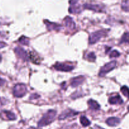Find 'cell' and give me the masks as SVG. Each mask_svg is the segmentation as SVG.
<instances>
[{
	"mask_svg": "<svg viewBox=\"0 0 129 129\" xmlns=\"http://www.w3.org/2000/svg\"><path fill=\"white\" fill-rule=\"evenodd\" d=\"M27 92V89L25 84H17L14 86L13 93V95L16 98H21L25 95Z\"/></svg>",
	"mask_w": 129,
	"mask_h": 129,
	"instance_id": "3957f363",
	"label": "cell"
},
{
	"mask_svg": "<svg viewBox=\"0 0 129 129\" xmlns=\"http://www.w3.org/2000/svg\"><path fill=\"white\" fill-rule=\"evenodd\" d=\"M84 77L83 76H77L72 79L71 81V86L73 87V88H75V87H77L79 85H80V84H81L84 82Z\"/></svg>",
	"mask_w": 129,
	"mask_h": 129,
	"instance_id": "8fae6325",
	"label": "cell"
},
{
	"mask_svg": "<svg viewBox=\"0 0 129 129\" xmlns=\"http://www.w3.org/2000/svg\"><path fill=\"white\" fill-rule=\"evenodd\" d=\"M78 112H76L74 110H72L68 109L66 110H64L61 114L60 115V116L59 117V119L62 120L66 119L67 118H69V117H74V116L77 115L78 114Z\"/></svg>",
	"mask_w": 129,
	"mask_h": 129,
	"instance_id": "ba28073f",
	"label": "cell"
},
{
	"mask_svg": "<svg viewBox=\"0 0 129 129\" xmlns=\"http://www.w3.org/2000/svg\"><path fill=\"white\" fill-rule=\"evenodd\" d=\"M80 122L83 125L84 127H88L91 124V122L85 116H81L80 118Z\"/></svg>",
	"mask_w": 129,
	"mask_h": 129,
	"instance_id": "ac0fdd59",
	"label": "cell"
},
{
	"mask_svg": "<svg viewBox=\"0 0 129 129\" xmlns=\"http://www.w3.org/2000/svg\"><path fill=\"white\" fill-rule=\"evenodd\" d=\"M79 0H69V4L71 5H76V4L78 2Z\"/></svg>",
	"mask_w": 129,
	"mask_h": 129,
	"instance_id": "484cf974",
	"label": "cell"
},
{
	"mask_svg": "<svg viewBox=\"0 0 129 129\" xmlns=\"http://www.w3.org/2000/svg\"><path fill=\"white\" fill-rule=\"evenodd\" d=\"M122 43H128L129 44V32H126L122 35L120 40V44Z\"/></svg>",
	"mask_w": 129,
	"mask_h": 129,
	"instance_id": "d6986e66",
	"label": "cell"
},
{
	"mask_svg": "<svg viewBox=\"0 0 129 129\" xmlns=\"http://www.w3.org/2000/svg\"><path fill=\"white\" fill-rule=\"evenodd\" d=\"M6 103V100L4 98H0V107L4 105Z\"/></svg>",
	"mask_w": 129,
	"mask_h": 129,
	"instance_id": "4316f807",
	"label": "cell"
},
{
	"mask_svg": "<svg viewBox=\"0 0 129 129\" xmlns=\"http://www.w3.org/2000/svg\"><path fill=\"white\" fill-rule=\"evenodd\" d=\"M31 61L33 63L36 64H39L40 62V58L39 56V55L36 54L34 52H30V55H29V57Z\"/></svg>",
	"mask_w": 129,
	"mask_h": 129,
	"instance_id": "9a60e30c",
	"label": "cell"
},
{
	"mask_svg": "<svg viewBox=\"0 0 129 129\" xmlns=\"http://www.w3.org/2000/svg\"><path fill=\"white\" fill-rule=\"evenodd\" d=\"M0 117L3 119L8 120H16V116L13 112L6 110H4L0 112Z\"/></svg>",
	"mask_w": 129,
	"mask_h": 129,
	"instance_id": "9c48e42d",
	"label": "cell"
},
{
	"mask_svg": "<svg viewBox=\"0 0 129 129\" xmlns=\"http://www.w3.org/2000/svg\"><path fill=\"white\" fill-rule=\"evenodd\" d=\"M1 59H2V57H1V54H0V62H1Z\"/></svg>",
	"mask_w": 129,
	"mask_h": 129,
	"instance_id": "1f68e13d",
	"label": "cell"
},
{
	"mask_svg": "<svg viewBox=\"0 0 129 129\" xmlns=\"http://www.w3.org/2000/svg\"><path fill=\"white\" fill-rule=\"evenodd\" d=\"M64 25L69 30H74L76 28L75 23L70 16H66L64 20Z\"/></svg>",
	"mask_w": 129,
	"mask_h": 129,
	"instance_id": "30bf717a",
	"label": "cell"
},
{
	"mask_svg": "<svg viewBox=\"0 0 129 129\" xmlns=\"http://www.w3.org/2000/svg\"><path fill=\"white\" fill-rule=\"evenodd\" d=\"M107 33H108V31L106 30H101L94 31L89 35V43L90 44H95L101 39L106 36L107 35Z\"/></svg>",
	"mask_w": 129,
	"mask_h": 129,
	"instance_id": "7a4b0ae2",
	"label": "cell"
},
{
	"mask_svg": "<svg viewBox=\"0 0 129 129\" xmlns=\"http://www.w3.org/2000/svg\"><path fill=\"white\" fill-rule=\"evenodd\" d=\"M120 55V54L119 52H118L116 50H114L111 52L110 55V58L117 57H119Z\"/></svg>",
	"mask_w": 129,
	"mask_h": 129,
	"instance_id": "cb8c5ba5",
	"label": "cell"
},
{
	"mask_svg": "<svg viewBox=\"0 0 129 129\" xmlns=\"http://www.w3.org/2000/svg\"><path fill=\"white\" fill-rule=\"evenodd\" d=\"M54 67L56 70L64 72L71 71L74 68L73 66L70 65V64H62V63H57L55 65H54Z\"/></svg>",
	"mask_w": 129,
	"mask_h": 129,
	"instance_id": "8992f818",
	"label": "cell"
},
{
	"mask_svg": "<svg viewBox=\"0 0 129 129\" xmlns=\"http://www.w3.org/2000/svg\"><path fill=\"white\" fill-rule=\"evenodd\" d=\"M122 10L125 11H129V0H123L122 3Z\"/></svg>",
	"mask_w": 129,
	"mask_h": 129,
	"instance_id": "ffe728a7",
	"label": "cell"
},
{
	"mask_svg": "<svg viewBox=\"0 0 129 129\" xmlns=\"http://www.w3.org/2000/svg\"><path fill=\"white\" fill-rule=\"evenodd\" d=\"M15 52L16 54V55L20 59H22L23 60L26 61L28 59V54L26 53V52L24 49H23L22 48L20 47H16L15 48Z\"/></svg>",
	"mask_w": 129,
	"mask_h": 129,
	"instance_id": "52a82bcc",
	"label": "cell"
},
{
	"mask_svg": "<svg viewBox=\"0 0 129 129\" xmlns=\"http://www.w3.org/2000/svg\"><path fill=\"white\" fill-rule=\"evenodd\" d=\"M109 103L112 105H121L123 103V100L117 94L115 96H112L109 98Z\"/></svg>",
	"mask_w": 129,
	"mask_h": 129,
	"instance_id": "5bb4252c",
	"label": "cell"
},
{
	"mask_svg": "<svg viewBox=\"0 0 129 129\" xmlns=\"http://www.w3.org/2000/svg\"><path fill=\"white\" fill-rule=\"evenodd\" d=\"M107 125L110 127H116L120 123V120L117 117H110L106 121Z\"/></svg>",
	"mask_w": 129,
	"mask_h": 129,
	"instance_id": "4fadbf2b",
	"label": "cell"
},
{
	"mask_svg": "<svg viewBox=\"0 0 129 129\" xmlns=\"http://www.w3.org/2000/svg\"><path fill=\"white\" fill-rule=\"evenodd\" d=\"M95 129H103V128H102L101 127H98V126H95Z\"/></svg>",
	"mask_w": 129,
	"mask_h": 129,
	"instance_id": "f546056e",
	"label": "cell"
},
{
	"mask_svg": "<svg viewBox=\"0 0 129 129\" xmlns=\"http://www.w3.org/2000/svg\"><path fill=\"white\" fill-rule=\"evenodd\" d=\"M28 129H39V128H35V127H30V128H28Z\"/></svg>",
	"mask_w": 129,
	"mask_h": 129,
	"instance_id": "4dcf8cb0",
	"label": "cell"
},
{
	"mask_svg": "<svg viewBox=\"0 0 129 129\" xmlns=\"http://www.w3.org/2000/svg\"><path fill=\"white\" fill-rule=\"evenodd\" d=\"M116 66H117V62L115 61V60L107 63L104 66L102 67V68L100 70V72L99 73V76L100 77L104 76L106 75V74H107L110 71L113 70L115 68Z\"/></svg>",
	"mask_w": 129,
	"mask_h": 129,
	"instance_id": "277c9868",
	"label": "cell"
},
{
	"mask_svg": "<svg viewBox=\"0 0 129 129\" xmlns=\"http://www.w3.org/2000/svg\"><path fill=\"white\" fill-rule=\"evenodd\" d=\"M6 45V44L5 43L3 42H0V49L1 48H3L4 47H5Z\"/></svg>",
	"mask_w": 129,
	"mask_h": 129,
	"instance_id": "83f0119b",
	"label": "cell"
},
{
	"mask_svg": "<svg viewBox=\"0 0 129 129\" xmlns=\"http://www.w3.org/2000/svg\"><path fill=\"white\" fill-rule=\"evenodd\" d=\"M87 59L88 60L91 62H94L96 59V55L94 54V53L93 52H90L87 55Z\"/></svg>",
	"mask_w": 129,
	"mask_h": 129,
	"instance_id": "603a6c76",
	"label": "cell"
},
{
	"mask_svg": "<svg viewBox=\"0 0 129 129\" xmlns=\"http://www.w3.org/2000/svg\"><path fill=\"white\" fill-rule=\"evenodd\" d=\"M121 92L125 96L129 98V88L128 87L126 86H123V87L121 88Z\"/></svg>",
	"mask_w": 129,
	"mask_h": 129,
	"instance_id": "7402d4cb",
	"label": "cell"
},
{
	"mask_svg": "<svg viewBox=\"0 0 129 129\" xmlns=\"http://www.w3.org/2000/svg\"><path fill=\"white\" fill-rule=\"evenodd\" d=\"M128 111H129V106L128 107Z\"/></svg>",
	"mask_w": 129,
	"mask_h": 129,
	"instance_id": "d6a6232c",
	"label": "cell"
},
{
	"mask_svg": "<svg viewBox=\"0 0 129 129\" xmlns=\"http://www.w3.org/2000/svg\"><path fill=\"white\" fill-rule=\"evenodd\" d=\"M44 22H45V25H46L47 29L49 30H50V31H51V30H59L62 27L60 25H58V24L55 23L50 22V21H47V20H45Z\"/></svg>",
	"mask_w": 129,
	"mask_h": 129,
	"instance_id": "7c38bea8",
	"label": "cell"
},
{
	"mask_svg": "<svg viewBox=\"0 0 129 129\" xmlns=\"http://www.w3.org/2000/svg\"><path fill=\"white\" fill-rule=\"evenodd\" d=\"M18 41L20 44H23V45H28L29 44V42H30V41H29V39H28V38H26V37H24V36L21 37L19 39Z\"/></svg>",
	"mask_w": 129,
	"mask_h": 129,
	"instance_id": "44dd1931",
	"label": "cell"
},
{
	"mask_svg": "<svg viewBox=\"0 0 129 129\" xmlns=\"http://www.w3.org/2000/svg\"><path fill=\"white\" fill-rule=\"evenodd\" d=\"M56 115L57 112L55 110H49L38 122V126L41 127L49 125L52 122H54L55 117H56Z\"/></svg>",
	"mask_w": 129,
	"mask_h": 129,
	"instance_id": "6da1fadb",
	"label": "cell"
},
{
	"mask_svg": "<svg viewBox=\"0 0 129 129\" xmlns=\"http://www.w3.org/2000/svg\"><path fill=\"white\" fill-rule=\"evenodd\" d=\"M3 37H4L3 34L1 32H0V38H3Z\"/></svg>",
	"mask_w": 129,
	"mask_h": 129,
	"instance_id": "f1b7e54d",
	"label": "cell"
},
{
	"mask_svg": "<svg viewBox=\"0 0 129 129\" xmlns=\"http://www.w3.org/2000/svg\"><path fill=\"white\" fill-rule=\"evenodd\" d=\"M88 104L89 105V107L90 109L94 110H98L100 108V105L97 103L96 101L93 100H89L88 102Z\"/></svg>",
	"mask_w": 129,
	"mask_h": 129,
	"instance_id": "2e32d148",
	"label": "cell"
},
{
	"mask_svg": "<svg viewBox=\"0 0 129 129\" xmlns=\"http://www.w3.org/2000/svg\"><path fill=\"white\" fill-rule=\"evenodd\" d=\"M76 127V125H68L65 126V127H63L61 129H75Z\"/></svg>",
	"mask_w": 129,
	"mask_h": 129,
	"instance_id": "d4e9b609",
	"label": "cell"
},
{
	"mask_svg": "<svg viewBox=\"0 0 129 129\" xmlns=\"http://www.w3.org/2000/svg\"><path fill=\"white\" fill-rule=\"evenodd\" d=\"M83 7H84V8L92 10V11H94L95 12L102 13L105 11L104 6L102 5H98V4L86 3L83 5Z\"/></svg>",
	"mask_w": 129,
	"mask_h": 129,
	"instance_id": "5b68a950",
	"label": "cell"
},
{
	"mask_svg": "<svg viewBox=\"0 0 129 129\" xmlns=\"http://www.w3.org/2000/svg\"><path fill=\"white\" fill-rule=\"evenodd\" d=\"M81 10L80 6H77L76 5H73L69 9V11L71 13H79L81 12Z\"/></svg>",
	"mask_w": 129,
	"mask_h": 129,
	"instance_id": "e0dca14e",
	"label": "cell"
}]
</instances>
